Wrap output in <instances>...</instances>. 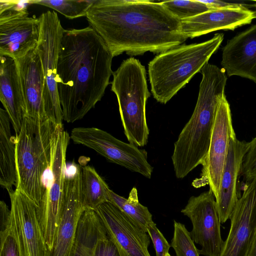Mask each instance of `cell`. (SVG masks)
Segmentation results:
<instances>
[{"label": "cell", "mask_w": 256, "mask_h": 256, "mask_svg": "<svg viewBox=\"0 0 256 256\" xmlns=\"http://www.w3.org/2000/svg\"><path fill=\"white\" fill-rule=\"evenodd\" d=\"M113 57L160 54L184 43L181 20L161 2L95 0L86 16Z\"/></svg>", "instance_id": "cell-1"}, {"label": "cell", "mask_w": 256, "mask_h": 256, "mask_svg": "<svg viewBox=\"0 0 256 256\" xmlns=\"http://www.w3.org/2000/svg\"><path fill=\"white\" fill-rule=\"evenodd\" d=\"M112 58L90 26L64 30L56 76L63 120L72 123L82 119L101 100L113 74Z\"/></svg>", "instance_id": "cell-2"}, {"label": "cell", "mask_w": 256, "mask_h": 256, "mask_svg": "<svg viewBox=\"0 0 256 256\" xmlns=\"http://www.w3.org/2000/svg\"><path fill=\"white\" fill-rule=\"evenodd\" d=\"M202 79L194 112L174 143L172 160L175 175L183 178L198 165L207 154L218 107L226 96V72L206 64L200 70Z\"/></svg>", "instance_id": "cell-3"}, {"label": "cell", "mask_w": 256, "mask_h": 256, "mask_svg": "<svg viewBox=\"0 0 256 256\" xmlns=\"http://www.w3.org/2000/svg\"><path fill=\"white\" fill-rule=\"evenodd\" d=\"M217 33L206 42L182 44L156 55L148 64L151 92L166 104L208 62L224 40Z\"/></svg>", "instance_id": "cell-4"}, {"label": "cell", "mask_w": 256, "mask_h": 256, "mask_svg": "<svg viewBox=\"0 0 256 256\" xmlns=\"http://www.w3.org/2000/svg\"><path fill=\"white\" fill-rule=\"evenodd\" d=\"M55 125L48 119L25 117L16 136V189L38 206L44 193V180L51 159Z\"/></svg>", "instance_id": "cell-5"}, {"label": "cell", "mask_w": 256, "mask_h": 256, "mask_svg": "<svg viewBox=\"0 0 256 256\" xmlns=\"http://www.w3.org/2000/svg\"><path fill=\"white\" fill-rule=\"evenodd\" d=\"M112 76L111 90L117 98L125 136L130 143L144 146L150 133L146 104L150 96L145 66L130 57L122 62Z\"/></svg>", "instance_id": "cell-6"}, {"label": "cell", "mask_w": 256, "mask_h": 256, "mask_svg": "<svg viewBox=\"0 0 256 256\" xmlns=\"http://www.w3.org/2000/svg\"><path fill=\"white\" fill-rule=\"evenodd\" d=\"M70 138L62 124L55 126L52 138L51 159L44 180V193L36 213L48 251L56 241L61 214L63 182L67 168L66 152Z\"/></svg>", "instance_id": "cell-7"}, {"label": "cell", "mask_w": 256, "mask_h": 256, "mask_svg": "<svg viewBox=\"0 0 256 256\" xmlns=\"http://www.w3.org/2000/svg\"><path fill=\"white\" fill-rule=\"evenodd\" d=\"M39 38L36 49L43 77V98L47 118L54 125L62 124V112L56 82L58 60L64 29L55 11L48 10L38 18Z\"/></svg>", "instance_id": "cell-8"}, {"label": "cell", "mask_w": 256, "mask_h": 256, "mask_svg": "<svg viewBox=\"0 0 256 256\" xmlns=\"http://www.w3.org/2000/svg\"><path fill=\"white\" fill-rule=\"evenodd\" d=\"M70 138L75 144L94 150L110 162L151 178L153 168L148 161L146 150L96 128H75L72 130Z\"/></svg>", "instance_id": "cell-9"}, {"label": "cell", "mask_w": 256, "mask_h": 256, "mask_svg": "<svg viewBox=\"0 0 256 256\" xmlns=\"http://www.w3.org/2000/svg\"><path fill=\"white\" fill-rule=\"evenodd\" d=\"M236 136L230 104L224 96L218 107L207 154L202 164L200 178L192 185H208L216 200L218 198L222 174L231 139Z\"/></svg>", "instance_id": "cell-10"}, {"label": "cell", "mask_w": 256, "mask_h": 256, "mask_svg": "<svg viewBox=\"0 0 256 256\" xmlns=\"http://www.w3.org/2000/svg\"><path fill=\"white\" fill-rule=\"evenodd\" d=\"M181 212L191 220L192 228L190 234L201 246L200 254L220 256L224 241L221 236L220 222L212 192L209 190L198 196H192Z\"/></svg>", "instance_id": "cell-11"}, {"label": "cell", "mask_w": 256, "mask_h": 256, "mask_svg": "<svg viewBox=\"0 0 256 256\" xmlns=\"http://www.w3.org/2000/svg\"><path fill=\"white\" fill-rule=\"evenodd\" d=\"M81 169L74 166L71 174L66 172L64 180L61 214L56 238L46 256H72L78 222L83 206L81 192Z\"/></svg>", "instance_id": "cell-12"}, {"label": "cell", "mask_w": 256, "mask_h": 256, "mask_svg": "<svg viewBox=\"0 0 256 256\" xmlns=\"http://www.w3.org/2000/svg\"><path fill=\"white\" fill-rule=\"evenodd\" d=\"M94 211L121 256H150L148 251L150 244L148 233L117 206L106 202L100 205Z\"/></svg>", "instance_id": "cell-13"}, {"label": "cell", "mask_w": 256, "mask_h": 256, "mask_svg": "<svg viewBox=\"0 0 256 256\" xmlns=\"http://www.w3.org/2000/svg\"><path fill=\"white\" fill-rule=\"evenodd\" d=\"M220 256H248L256 234V178L246 183Z\"/></svg>", "instance_id": "cell-14"}, {"label": "cell", "mask_w": 256, "mask_h": 256, "mask_svg": "<svg viewBox=\"0 0 256 256\" xmlns=\"http://www.w3.org/2000/svg\"><path fill=\"white\" fill-rule=\"evenodd\" d=\"M12 226L20 256H46L47 247L36 213V205L18 189L8 194Z\"/></svg>", "instance_id": "cell-15"}, {"label": "cell", "mask_w": 256, "mask_h": 256, "mask_svg": "<svg viewBox=\"0 0 256 256\" xmlns=\"http://www.w3.org/2000/svg\"><path fill=\"white\" fill-rule=\"evenodd\" d=\"M38 38V19L27 8L0 12V56L21 58L36 47Z\"/></svg>", "instance_id": "cell-16"}, {"label": "cell", "mask_w": 256, "mask_h": 256, "mask_svg": "<svg viewBox=\"0 0 256 256\" xmlns=\"http://www.w3.org/2000/svg\"><path fill=\"white\" fill-rule=\"evenodd\" d=\"M255 18L254 12L242 6L210 10L182 20L181 23L184 35L193 38L218 30H234L250 24Z\"/></svg>", "instance_id": "cell-17"}, {"label": "cell", "mask_w": 256, "mask_h": 256, "mask_svg": "<svg viewBox=\"0 0 256 256\" xmlns=\"http://www.w3.org/2000/svg\"><path fill=\"white\" fill-rule=\"evenodd\" d=\"M221 65L228 76H239L256 83V24L228 42Z\"/></svg>", "instance_id": "cell-18"}, {"label": "cell", "mask_w": 256, "mask_h": 256, "mask_svg": "<svg viewBox=\"0 0 256 256\" xmlns=\"http://www.w3.org/2000/svg\"><path fill=\"white\" fill-rule=\"evenodd\" d=\"M16 61L24 100L26 117L48 119L43 98V74L36 47Z\"/></svg>", "instance_id": "cell-19"}, {"label": "cell", "mask_w": 256, "mask_h": 256, "mask_svg": "<svg viewBox=\"0 0 256 256\" xmlns=\"http://www.w3.org/2000/svg\"><path fill=\"white\" fill-rule=\"evenodd\" d=\"M249 147V142L238 140L236 136L230 141L224 166L218 198L216 200L220 223L230 220L238 201L237 182L240 174L244 157Z\"/></svg>", "instance_id": "cell-20"}, {"label": "cell", "mask_w": 256, "mask_h": 256, "mask_svg": "<svg viewBox=\"0 0 256 256\" xmlns=\"http://www.w3.org/2000/svg\"><path fill=\"white\" fill-rule=\"evenodd\" d=\"M0 100L16 136L26 109L16 60L6 56H0Z\"/></svg>", "instance_id": "cell-21"}, {"label": "cell", "mask_w": 256, "mask_h": 256, "mask_svg": "<svg viewBox=\"0 0 256 256\" xmlns=\"http://www.w3.org/2000/svg\"><path fill=\"white\" fill-rule=\"evenodd\" d=\"M10 120L4 109L0 108V184L8 193L16 184V136L12 134Z\"/></svg>", "instance_id": "cell-22"}, {"label": "cell", "mask_w": 256, "mask_h": 256, "mask_svg": "<svg viewBox=\"0 0 256 256\" xmlns=\"http://www.w3.org/2000/svg\"><path fill=\"white\" fill-rule=\"evenodd\" d=\"M106 235L96 212L84 210L78 222L72 256H94L98 241Z\"/></svg>", "instance_id": "cell-23"}, {"label": "cell", "mask_w": 256, "mask_h": 256, "mask_svg": "<svg viewBox=\"0 0 256 256\" xmlns=\"http://www.w3.org/2000/svg\"><path fill=\"white\" fill-rule=\"evenodd\" d=\"M108 184L92 166H86L81 169V192L84 210H95L108 202Z\"/></svg>", "instance_id": "cell-24"}, {"label": "cell", "mask_w": 256, "mask_h": 256, "mask_svg": "<svg viewBox=\"0 0 256 256\" xmlns=\"http://www.w3.org/2000/svg\"><path fill=\"white\" fill-rule=\"evenodd\" d=\"M108 200L147 232L148 224L153 222L152 215L147 207L140 203L138 190L136 187L131 190L128 198L118 195L110 189L108 194Z\"/></svg>", "instance_id": "cell-25"}, {"label": "cell", "mask_w": 256, "mask_h": 256, "mask_svg": "<svg viewBox=\"0 0 256 256\" xmlns=\"http://www.w3.org/2000/svg\"><path fill=\"white\" fill-rule=\"evenodd\" d=\"M0 256H20L12 226L10 209L3 200L0 202Z\"/></svg>", "instance_id": "cell-26"}, {"label": "cell", "mask_w": 256, "mask_h": 256, "mask_svg": "<svg viewBox=\"0 0 256 256\" xmlns=\"http://www.w3.org/2000/svg\"><path fill=\"white\" fill-rule=\"evenodd\" d=\"M94 0H31V4L45 6L68 18L74 19L86 16Z\"/></svg>", "instance_id": "cell-27"}, {"label": "cell", "mask_w": 256, "mask_h": 256, "mask_svg": "<svg viewBox=\"0 0 256 256\" xmlns=\"http://www.w3.org/2000/svg\"><path fill=\"white\" fill-rule=\"evenodd\" d=\"M161 2L180 20L212 10L200 0H168Z\"/></svg>", "instance_id": "cell-28"}, {"label": "cell", "mask_w": 256, "mask_h": 256, "mask_svg": "<svg viewBox=\"0 0 256 256\" xmlns=\"http://www.w3.org/2000/svg\"><path fill=\"white\" fill-rule=\"evenodd\" d=\"M174 226V236L170 246L174 250L176 256H199L198 250L185 226L175 220Z\"/></svg>", "instance_id": "cell-29"}, {"label": "cell", "mask_w": 256, "mask_h": 256, "mask_svg": "<svg viewBox=\"0 0 256 256\" xmlns=\"http://www.w3.org/2000/svg\"><path fill=\"white\" fill-rule=\"evenodd\" d=\"M241 175L246 183L256 178V136L249 142L242 166Z\"/></svg>", "instance_id": "cell-30"}, {"label": "cell", "mask_w": 256, "mask_h": 256, "mask_svg": "<svg viewBox=\"0 0 256 256\" xmlns=\"http://www.w3.org/2000/svg\"><path fill=\"white\" fill-rule=\"evenodd\" d=\"M146 229L152 242L156 256H166L171 246L157 228L156 224L154 222L149 224Z\"/></svg>", "instance_id": "cell-31"}, {"label": "cell", "mask_w": 256, "mask_h": 256, "mask_svg": "<svg viewBox=\"0 0 256 256\" xmlns=\"http://www.w3.org/2000/svg\"><path fill=\"white\" fill-rule=\"evenodd\" d=\"M94 256H121L116 246L108 235L98 242Z\"/></svg>", "instance_id": "cell-32"}, {"label": "cell", "mask_w": 256, "mask_h": 256, "mask_svg": "<svg viewBox=\"0 0 256 256\" xmlns=\"http://www.w3.org/2000/svg\"><path fill=\"white\" fill-rule=\"evenodd\" d=\"M200 0L206 4L212 10L228 8H238L244 6L240 4L230 3L218 0Z\"/></svg>", "instance_id": "cell-33"}, {"label": "cell", "mask_w": 256, "mask_h": 256, "mask_svg": "<svg viewBox=\"0 0 256 256\" xmlns=\"http://www.w3.org/2000/svg\"><path fill=\"white\" fill-rule=\"evenodd\" d=\"M248 256H256V234Z\"/></svg>", "instance_id": "cell-34"}, {"label": "cell", "mask_w": 256, "mask_h": 256, "mask_svg": "<svg viewBox=\"0 0 256 256\" xmlns=\"http://www.w3.org/2000/svg\"><path fill=\"white\" fill-rule=\"evenodd\" d=\"M166 256H172L169 253L166 254Z\"/></svg>", "instance_id": "cell-35"}, {"label": "cell", "mask_w": 256, "mask_h": 256, "mask_svg": "<svg viewBox=\"0 0 256 256\" xmlns=\"http://www.w3.org/2000/svg\"><path fill=\"white\" fill-rule=\"evenodd\" d=\"M255 12V13H256V12Z\"/></svg>", "instance_id": "cell-36"}]
</instances>
